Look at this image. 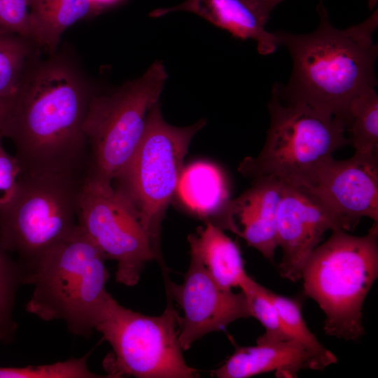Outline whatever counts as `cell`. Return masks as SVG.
I'll use <instances>...</instances> for the list:
<instances>
[{
	"label": "cell",
	"mask_w": 378,
	"mask_h": 378,
	"mask_svg": "<svg viewBox=\"0 0 378 378\" xmlns=\"http://www.w3.org/2000/svg\"><path fill=\"white\" fill-rule=\"evenodd\" d=\"M176 193L189 210L214 224L230 201L223 172L209 162H195L183 168Z\"/></svg>",
	"instance_id": "cell-17"
},
{
	"label": "cell",
	"mask_w": 378,
	"mask_h": 378,
	"mask_svg": "<svg viewBox=\"0 0 378 378\" xmlns=\"http://www.w3.org/2000/svg\"><path fill=\"white\" fill-rule=\"evenodd\" d=\"M167 295L183 312L178 333L183 351L209 332L251 317L243 291L235 293L220 286L192 253L183 283L177 285L167 281Z\"/></svg>",
	"instance_id": "cell-11"
},
{
	"label": "cell",
	"mask_w": 378,
	"mask_h": 378,
	"mask_svg": "<svg viewBox=\"0 0 378 378\" xmlns=\"http://www.w3.org/2000/svg\"><path fill=\"white\" fill-rule=\"evenodd\" d=\"M78 227L106 260L116 261L119 284L135 286L148 262H160L136 211L112 183L85 179Z\"/></svg>",
	"instance_id": "cell-10"
},
{
	"label": "cell",
	"mask_w": 378,
	"mask_h": 378,
	"mask_svg": "<svg viewBox=\"0 0 378 378\" xmlns=\"http://www.w3.org/2000/svg\"><path fill=\"white\" fill-rule=\"evenodd\" d=\"M378 0H368V8L370 10H372L377 4Z\"/></svg>",
	"instance_id": "cell-31"
},
{
	"label": "cell",
	"mask_w": 378,
	"mask_h": 378,
	"mask_svg": "<svg viewBox=\"0 0 378 378\" xmlns=\"http://www.w3.org/2000/svg\"><path fill=\"white\" fill-rule=\"evenodd\" d=\"M97 8L113 3L116 0H92Z\"/></svg>",
	"instance_id": "cell-30"
},
{
	"label": "cell",
	"mask_w": 378,
	"mask_h": 378,
	"mask_svg": "<svg viewBox=\"0 0 378 378\" xmlns=\"http://www.w3.org/2000/svg\"><path fill=\"white\" fill-rule=\"evenodd\" d=\"M24 274L23 267L12 260L0 240V332L4 340L15 330L12 309L16 289L23 284Z\"/></svg>",
	"instance_id": "cell-25"
},
{
	"label": "cell",
	"mask_w": 378,
	"mask_h": 378,
	"mask_svg": "<svg viewBox=\"0 0 378 378\" xmlns=\"http://www.w3.org/2000/svg\"><path fill=\"white\" fill-rule=\"evenodd\" d=\"M31 38L54 50L62 33L97 9L92 0H29Z\"/></svg>",
	"instance_id": "cell-19"
},
{
	"label": "cell",
	"mask_w": 378,
	"mask_h": 378,
	"mask_svg": "<svg viewBox=\"0 0 378 378\" xmlns=\"http://www.w3.org/2000/svg\"><path fill=\"white\" fill-rule=\"evenodd\" d=\"M239 288L246 298L251 317L259 321L265 329V332L258 338L256 343L293 340L286 332L266 288L248 274Z\"/></svg>",
	"instance_id": "cell-21"
},
{
	"label": "cell",
	"mask_w": 378,
	"mask_h": 378,
	"mask_svg": "<svg viewBox=\"0 0 378 378\" xmlns=\"http://www.w3.org/2000/svg\"><path fill=\"white\" fill-rule=\"evenodd\" d=\"M0 339L3 340V336L1 332H0Z\"/></svg>",
	"instance_id": "cell-32"
},
{
	"label": "cell",
	"mask_w": 378,
	"mask_h": 378,
	"mask_svg": "<svg viewBox=\"0 0 378 378\" xmlns=\"http://www.w3.org/2000/svg\"><path fill=\"white\" fill-rule=\"evenodd\" d=\"M90 353L52 364L22 368H0V378H104L92 372L88 364Z\"/></svg>",
	"instance_id": "cell-24"
},
{
	"label": "cell",
	"mask_w": 378,
	"mask_h": 378,
	"mask_svg": "<svg viewBox=\"0 0 378 378\" xmlns=\"http://www.w3.org/2000/svg\"><path fill=\"white\" fill-rule=\"evenodd\" d=\"M317 28L306 34L277 31L278 45L288 50L292 71L286 85L275 83L279 98L331 114L344 124L351 100L375 88L377 8L360 23L344 29L332 25L321 0Z\"/></svg>",
	"instance_id": "cell-2"
},
{
	"label": "cell",
	"mask_w": 378,
	"mask_h": 378,
	"mask_svg": "<svg viewBox=\"0 0 378 378\" xmlns=\"http://www.w3.org/2000/svg\"><path fill=\"white\" fill-rule=\"evenodd\" d=\"M106 258L78 227L24 274L33 291L25 310L45 321H62L71 334L89 337L110 293Z\"/></svg>",
	"instance_id": "cell-3"
},
{
	"label": "cell",
	"mask_w": 378,
	"mask_h": 378,
	"mask_svg": "<svg viewBox=\"0 0 378 378\" xmlns=\"http://www.w3.org/2000/svg\"><path fill=\"white\" fill-rule=\"evenodd\" d=\"M328 365L295 340L238 346L229 358L212 371L218 378H247L268 372L296 377L302 370H323Z\"/></svg>",
	"instance_id": "cell-15"
},
{
	"label": "cell",
	"mask_w": 378,
	"mask_h": 378,
	"mask_svg": "<svg viewBox=\"0 0 378 378\" xmlns=\"http://www.w3.org/2000/svg\"><path fill=\"white\" fill-rule=\"evenodd\" d=\"M2 138L0 133V206L13 197L22 173L17 158L9 154L4 147Z\"/></svg>",
	"instance_id": "cell-27"
},
{
	"label": "cell",
	"mask_w": 378,
	"mask_h": 378,
	"mask_svg": "<svg viewBox=\"0 0 378 378\" xmlns=\"http://www.w3.org/2000/svg\"><path fill=\"white\" fill-rule=\"evenodd\" d=\"M267 292L289 336L321 358L328 366L336 363L337 357L325 348L309 330L298 302L268 289Z\"/></svg>",
	"instance_id": "cell-22"
},
{
	"label": "cell",
	"mask_w": 378,
	"mask_h": 378,
	"mask_svg": "<svg viewBox=\"0 0 378 378\" xmlns=\"http://www.w3.org/2000/svg\"><path fill=\"white\" fill-rule=\"evenodd\" d=\"M90 97L63 64H46L22 81L0 127L13 143L22 172L86 176L83 125Z\"/></svg>",
	"instance_id": "cell-1"
},
{
	"label": "cell",
	"mask_w": 378,
	"mask_h": 378,
	"mask_svg": "<svg viewBox=\"0 0 378 378\" xmlns=\"http://www.w3.org/2000/svg\"><path fill=\"white\" fill-rule=\"evenodd\" d=\"M206 122L201 119L190 126L172 125L164 120L156 103L148 113L136 150L112 183L136 211L161 262V223L176 194L189 144Z\"/></svg>",
	"instance_id": "cell-9"
},
{
	"label": "cell",
	"mask_w": 378,
	"mask_h": 378,
	"mask_svg": "<svg viewBox=\"0 0 378 378\" xmlns=\"http://www.w3.org/2000/svg\"><path fill=\"white\" fill-rule=\"evenodd\" d=\"M24 37L0 33V98H11L19 91L29 47Z\"/></svg>",
	"instance_id": "cell-23"
},
{
	"label": "cell",
	"mask_w": 378,
	"mask_h": 378,
	"mask_svg": "<svg viewBox=\"0 0 378 378\" xmlns=\"http://www.w3.org/2000/svg\"><path fill=\"white\" fill-rule=\"evenodd\" d=\"M13 97L0 98V127L7 115Z\"/></svg>",
	"instance_id": "cell-29"
},
{
	"label": "cell",
	"mask_w": 378,
	"mask_h": 378,
	"mask_svg": "<svg viewBox=\"0 0 378 378\" xmlns=\"http://www.w3.org/2000/svg\"><path fill=\"white\" fill-rule=\"evenodd\" d=\"M0 33L31 38L29 0H0Z\"/></svg>",
	"instance_id": "cell-26"
},
{
	"label": "cell",
	"mask_w": 378,
	"mask_h": 378,
	"mask_svg": "<svg viewBox=\"0 0 378 378\" xmlns=\"http://www.w3.org/2000/svg\"><path fill=\"white\" fill-rule=\"evenodd\" d=\"M353 230L362 217L378 222V156L326 160L304 186Z\"/></svg>",
	"instance_id": "cell-12"
},
{
	"label": "cell",
	"mask_w": 378,
	"mask_h": 378,
	"mask_svg": "<svg viewBox=\"0 0 378 378\" xmlns=\"http://www.w3.org/2000/svg\"><path fill=\"white\" fill-rule=\"evenodd\" d=\"M284 186L271 177L252 180L250 188L230 200L214 225L239 236L273 261L278 247L276 218Z\"/></svg>",
	"instance_id": "cell-14"
},
{
	"label": "cell",
	"mask_w": 378,
	"mask_h": 378,
	"mask_svg": "<svg viewBox=\"0 0 378 378\" xmlns=\"http://www.w3.org/2000/svg\"><path fill=\"white\" fill-rule=\"evenodd\" d=\"M168 75L162 61L113 93L90 97L83 130L87 143L85 179L112 183L130 162L150 108Z\"/></svg>",
	"instance_id": "cell-7"
},
{
	"label": "cell",
	"mask_w": 378,
	"mask_h": 378,
	"mask_svg": "<svg viewBox=\"0 0 378 378\" xmlns=\"http://www.w3.org/2000/svg\"><path fill=\"white\" fill-rule=\"evenodd\" d=\"M174 11L195 13L235 38L254 40L261 55L272 54L279 46L275 33L265 29L267 22L251 0H185L173 7L154 10L149 15L158 18Z\"/></svg>",
	"instance_id": "cell-16"
},
{
	"label": "cell",
	"mask_w": 378,
	"mask_h": 378,
	"mask_svg": "<svg viewBox=\"0 0 378 378\" xmlns=\"http://www.w3.org/2000/svg\"><path fill=\"white\" fill-rule=\"evenodd\" d=\"M267 108L270 122L264 146L238 167L246 178L271 177L284 186H304L335 151L349 144L340 118L302 103L282 101L275 83Z\"/></svg>",
	"instance_id": "cell-5"
},
{
	"label": "cell",
	"mask_w": 378,
	"mask_h": 378,
	"mask_svg": "<svg viewBox=\"0 0 378 378\" xmlns=\"http://www.w3.org/2000/svg\"><path fill=\"white\" fill-rule=\"evenodd\" d=\"M180 318L168 295L163 313L152 316L122 306L110 294L94 326L112 347L103 361L108 377H198L183 356Z\"/></svg>",
	"instance_id": "cell-8"
},
{
	"label": "cell",
	"mask_w": 378,
	"mask_h": 378,
	"mask_svg": "<svg viewBox=\"0 0 378 378\" xmlns=\"http://www.w3.org/2000/svg\"><path fill=\"white\" fill-rule=\"evenodd\" d=\"M85 177L69 173L22 172L11 200L0 206V240L17 253L25 274L78 227Z\"/></svg>",
	"instance_id": "cell-6"
},
{
	"label": "cell",
	"mask_w": 378,
	"mask_h": 378,
	"mask_svg": "<svg viewBox=\"0 0 378 378\" xmlns=\"http://www.w3.org/2000/svg\"><path fill=\"white\" fill-rule=\"evenodd\" d=\"M262 18L268 22L271 11L283 0H251Z\"/></svg>",
	"instance_id": "cell-28"
},
{
	"label": "cell",
	"mask_w": 378,
	"mask_h": 378,
	"mask_svg": "<svg viewBox=\"0 0 378 378\" xmlns=\"http://www.w3.org/2000/svg\"><path fill=\"white\" fill-rule=\"evenodd\" d=\"M190 253L196 255L223 288L239 287L247 275L237 244L218 226L206 220L188 236Z\"/></svg>",
	"instance_id": "cell-18"
},
{
	"label": "cell",
	"mask_w": 378,
	"mask_h": 378,
	"mask_svg": "<svg viewBox=\"0 0 378 378\" xmlns=\"http://www.w3.org/2000/svg\"><path fill=\"white\" fill-rule=\"evenodd\" d=\"M374 88L363 91L351 100L345 129L355 153L378 156V95Z\"/></svg>",
	"instance_id": "cell-20"
},
{
	"label": "cell",
	"mask_w": 378,
	"mask_h": 378,
	"mask_svg": "<svg viewBox=\"0 0 378 378\" xmlns=\"http://www.w3.org/2000/svg\"><path fill=\"white\" fill-rule=\"evenodd\" d=\"M342 229L340 219L304 187L284 186L276 218L278 246L282 250L281 276L301 280L303 268L328 230Z\"/></svg>",
	"instance_id": "cell-13"
},
{
	"label": "cell",
	"mask_w": 378,
	"mask_h": 378,
	"mask_svg": "<svg viewBox=\"0 0 378 378\" xmlns=\"http://www.w3.org/2000/svg\"><path fill=\"white\" fill-rule=\"evenodd\" d=\"M378 276V222L363 236L342 229L313 251L301 279L306 295L323 312L326 335L356 341L364 335L362 309Z\"/></svg>",
	"instance_id": "cell-4"
}]
</instances>
